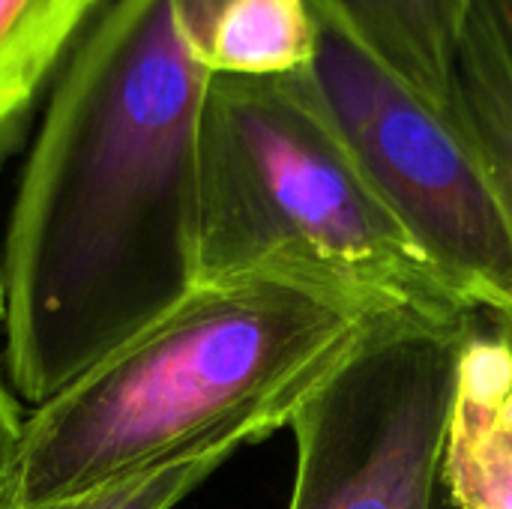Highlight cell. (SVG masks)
<instances>
[{
  "instance_id": "obj_1",
  "label": "cell",
  "mask_w": 512,
  "mask_h": 509,
  "mask_svg": "<svg viewBox=\"0 0 512 509\" xmlns=\"http://www.w3.org/2000/svg\"><path fill=\"white\" fill-rule=\"evenodd\" d=\"M213 75L186 0H111L57 75L3 240V372L33 408L195 285Z\"/></svg>"
},
{
  "instance_id": "obj_10",
  "label": "cell",
  "mask_w": 512,
  "mask_h": 509,
  "mask_svg": "<svg viewBox=\"0 0 512 509\" xmlns=\"http://www.w3.org/2000/svg\"><path fill=\"white\" fill-rule=\"evenodd\" d=\"M450 108L480 150L512 225V0H474L459 36Z\"/></svg>"
},
{
  "instance_id": "obj_7",
  "label": "cell",
  "mask_w": 512,
  "mask_h": 509,
  "mask_svg": "<svg viewBox=\"0 0 512 509\" xmlns=\"http://www.w3.org/2000/svg\"><path fill=\"white\" fill-rule=\"evenodd\" d=\"M342 33L435 105H450L459 36L474 0H312Z\"/></svg>"
},
{
  "instance_id": "obj_4",
  "label": "cell",
  "mask_w": 512,
  "mask_h": 509,
  "mask_svg": "<svg viewBox=\"0 0 512 509\" xmlns=\"http://www.w3.org/2000/svg\"><path fill=\"white\" fill-rule=\"evenodd\" d=\"M300 81L447 282L480 315L512 327V225L456 111L330 27Z\"/></svg>"
},
{
  "instance_id": "obj_14",
  "label": "cell",
  "mask_w": 512,
  "mask_h": 509,
  "mask_svg": "<svg viewBox=\"0 0 512 509\" xmlns=\"http://www.w3.org/2000/svg\"><path fill=\"white\" fill-rule=\"evenodd\" d=\"M3 315H6V294H3V255H0V324H3Z\"/></svg>"
},
{
  "instance_id": "obj_8",
  "label": "cell",
  "mask_w": 512,
  "mask_h": 509,
  "mask_svg": "<svg viewBox=\"0 0 512 509\" xmlns=\"http://www.w3.org/2000/svg\"><path fill=\"white\" fill-rule=\"evenodd\" d=\"M192 42L213 78H288L321 48L312 0H186Z\"/></svg>"
},
{
  "instance_id": "obj_3",
  "label": "cell",
  "mask_w": 512,
  "mask_h": 509,
  "mask_svg": "<svg viewBox=\"0 0 512 509\" xmlns=\"http://www.w3.org/2000/svg\"><path fill=\"white\" fill-rule=\"evenodd\" d=\"M240 276L447 330L483 318L375 192L300 75L213 78L204 102L195 285Z\"/></svg>"
},
{
  "instance_id": "obj_2",
  "label": "cell",
  "mask_w": 512,
  "mask_h": 509,
  "mask_svg": "<svg viewBox=\"0 0 512 509\" xmlns=\"http://www.w3.org/2000/svg\"><path fill=\"white\" fill-rule=\"evenodd\" d=\"M387 315L312 285L240 276L192 285L123 348L24 420L9 507L90 492L303 396Z\"/></svg>"
},
{
  "instance_id": "obj_9",
  "label": "cell",
  "mask_w": 512,
  "mask_h": 509,
  "mask_svg": "<svg viewBox=\"0 0 512 509\" xmlns=\"http://www.w3.org/2000/svg\"><path fill=\"white\" fill-rule=\"evenodd\" d=\"M111 0H0V165Z\"/></svg>"
},
{
  "instance_id": "obj_12",
  "label": "cell",
  "mask_w": 512,
  "mask_h": 509,
  "mask_svg": "<svg viewBox=\"0 0 512 509\" xmlns=\"http://www.w3.org/2000/svg\"><path fill=\"white\" fill-rule=\"evenodd\" d=\"M24 414L21 399L15 396L6 372L0 369V509L9 507L15 474H18V453L24 438Z\"/></svg>"
},
{
  "instance_id": "obj_6",
  "label": "cell",
  "mask_w": 512,
  "mask_h": 509,
  "mask_svg": "<svg viewBox=\"0 0 512 509\" xmlns=\"http://www.w3.org/2000/svg\"><path fill=\"white\" fill-rule=\"evenodd\" d=\"M512 390V327L480 318L465 333L441 453L453 509H512V435L498 411Z\"/></svg>"
},
{
  "instance_id": "obj_5",
  "label": "cell",
  "mask_w": 512,
  "mask_h": 509,
  "mask_svg": "<svg viewBox=\"0 0 512 509\" xmlns=\"http://www.w3.org/2000/svg\"><path fill=\"white\" fill-rule=\"evenodd\" d=\"M468 330L387 318L324 375L288 423V509H441V453Z\"/></svg>"
},
{
  "instance_id": "obj_13",
  "label": "cell",
  "mask_w": 512,
  "mask_h": 509,
  "mask_svg": "<svg viewBox=\"0 0 512 509\" xmlns=\"http://www.w3.org/2000/svg\"><path fill=\"white\" fill-rule=\"evenodd\" d=\"M498 420H501V426L512 435V390L507 393V399H504V405H501V411H498Z\"/></svg>"
},
{
  "instance_id": "obj_11",
  "label": "cell",
  "mask_w": 512,
  "mask_h": 509,
  "mask_svg": "<svg viewBox=\"0 0 512 509\" xmlns=\"http://www.w3.org/2000/svg\"><path fill=\"white\" fill-rule=\"evenodd\" d=\"M279 429H288L282 420H258L222 432L180 456H171L159 465H150L138 474L111 480L81 495L6 509H174L186 495H192L204 480H210L234 453L243 447L261 444Z\"/></svg>"
}]
</instances>
